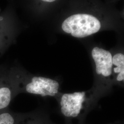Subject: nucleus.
I'll use <instances>...</instances> for the list:
<instances>
[{"label": "nucleus", "mask_w": 124, "mask_h": 124, "mask_svg": "<svg viewBox=\"0 0 124 124\" xmlns=\"http://www.w3.org/2000/svg\"><path fill=\"white\" fill-rule=\"evenodd\" d=\"M43 1H44L46 2H53L54 1L56 0H42Z\"/></svg>", "instance_id": "obj_8"}, {"label": "nucleus", "mask_w": 124, "mask_h": 124, "mask_svg": "<svg viewBox=\"0 0 124 124\" xmlns=\"http://www.w3.org/2000/svg\"><path fill=\"white\" fill-rule=\"evenodd\" d=\"M92 56L95 62L96 72L98 75H102L105 77L111 75L113 63L110 53L96 47L92 51Z\"/></svg>", "instance_id": "obj_5"}, {"label": "nucleus", "mask_w": 124, "mask_h": 124, "mask_svg": "<svg viewBox=\"0 0 124 124\" xmlns=\"http://www.w3.org/2000/svg\"><path fill=\"white\" fill-rule=\"evenodd\" d=\"M10 74L13 78L26 81L25 82L13 80L10 75L17 94L22 90H24L28 93L40 95L42 97L54 96L58 93L59 85L56 80L41 76H33L26 81L13 75L10 69Z\"/></svg>", "instance_id": "obj_2"}, {"label": "nucleus", "mask_w": 124, "mask_h": 124, "mask_svg": "<svg viewBox=\"0 0 124 124\" xmlns=\"http://www.w3.org/2000/svg\"><path fill=\"white\" fill-rule=\"evenodd\" d=\"M85 97V92L63 94L60 102L62 114L66 117H77L82 108Z\"/></svg>", "instance_id": "obj_4"}, {"label": "nucleus", "mask_w": 124, "mask_h": 124, "mask_svg": "<svg viewBox=\"0 0 124 124\" xmlns=\"http://www.w3.org/2000/svg\"><path fill=\"white\" fill-rule=\"evenodd\" d=\"M112 63L117 67L114 68V72L119 73L117 80L119 81L124 80V56L122 53H117L112 58Z\"/></svg>", "instance_id": "obj_6"}, {"label": "nucleus", "mask_w": 124, "mask_h": 124, "mask_svg": "<svg viewBox=\"0 0 124 124\" xmlns=\"http://www.w3.org/2000/svg\"><path fill=\"white\" fill-rule=\"evenodd\" d=\"M15 118L8 108L0 111V124H15Z\"/></svg>", "instance_id": "obj_7"}, {"label": "nucleus", "mask_w": 124, "mask_h": 124, "mask_svg": "<svg viewBox=\"0 0 124 124\" xmlns=\"http://www.w3.org/2000/svg\"><path fill=\"white\" fill-rule=\"evenodd\" d=\"M62 30L77 38H83L99 31L101 23L98 18L86 14H77L66 19L62 23Z\"/></svg>", "instance_id": "obj_1"}, {"label": "nucleus", "mask_w": 124, "mask_h": 124, "mask_svg": "<svg viewBox=\"0 0 124 124\" xmlns=\"http://www.w3.org/2000/svg\"><path fill=\"white\" fill-rule=\"evenodd\" d=\"M17 95L10 76L9 66L0 65V111L8 108Z\"/></svg>", "instance_id": "obj_3"}]
</instances>
